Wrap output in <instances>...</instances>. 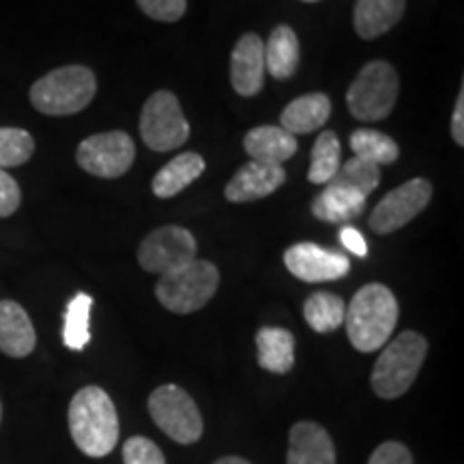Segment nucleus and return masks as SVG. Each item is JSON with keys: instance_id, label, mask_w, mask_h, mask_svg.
Here are the masks:
<instances>
[{"instance_id": "nucleus-28", "label": "nucleus", "mask_w": 464, "mask_h": 464, "mask_svg": "<svg viewBox=\"0 0 464 464\" xmlns=\"http://www.w3.org/2000/svg\"><path fill=\"white\" fill-rule=\"evenodd\" d=\"M329 183L342 185V188H351L368 198V196L379 188L381 168L370 164V161L351 158L346 164H340L338 172L334 174V179Z\"/></svg>"}, {"instance_id": "nucleus-36", "label": "nucleus", "mask_w": 464, "mask_h": 464, "mask_svg": "<svg viewBox=\"0 0 464 464\" xmlns=\"http://www.w3.org/2000/svg\"><path fill=\"white\" fill-rule=\"evenodd\" d=\"M213 464H252V462L243 460V458H239V456H224V458H219V460H216Z\"/></svg>"}, {"instance_id": "nucleus-1", "label": "nucleus", "mask_w": 464, "mask_h": 464, "mask_svg": "<svg viewBox=\"0 0 464 464\" xmlns=\"http://www.w3.org/2000/svg\"><path fill=\"white\" fill-rule=\"evenodd\" d=\"M69 432L82 454L103 458L119 443V415L102 387H82L69 402Z\"/></svg>"}, {"instance_id": "nucleus-31", "label": "nucleus", "mask_w": 464, "mask_h": 464, "mask_svg": "<svg viewBox=\"0 0 464 464\" xmlns=\"http://www.w3.org/2000/svg\"><path fill=\"white\" fill-rule=\"evenodd\" d=\"M144 15L158 22H179L188 11V0H136Z\"/></svg>"}, {"instance_id": "nucleus-15", "label": "nucleus", "mask_w": 464, "mask_h": 464, "mask_svg": "<svg viewBox=\"0 0 464 464\" xmlns=\"http://www.w3.org/2000/svg\"><path fill=\"white\" fill-rule=\"evenodd\" d=\"M286 464H335L332 434L314 421H299L290 428Z\"/></svg>"}, {"instance_id": "nucleus-8", "label": "nucleus", "mask_w": 464, "mask_h": 464, "mask_svg": "<svg viewBox=\"0 0 464 464\" xmlns=\"http://www.w3.org/2000/svg\"><path fill=\"white\" fill-rule=\"evenodd\" d=\"M140 136L149 149L166 153L188 142L189 123L179 100L170 91H158L149 97L140 114Z\"/></svg>"}, {"instance_id": "nucleus-18", "label": "nucleus", "mask_w": 464, "mask_h": 464, "mask_svg": "<svg viewBox=\"0 0 464 464\" xmlns=\"http://www.w3.org/2000/svg\"><path fill=\"white\" fill-rule=\"evenodd\" d=\"M406 0H357L353 24L362 39H376L402 20Z\"/></svg>"}, {"instance_id": "nucleus-30", "label": "nucleus", "mask_w": 464, "mask_h": 464, "mask_svg": "<svg viewBox=\"0 0 464 464\" xmlns=\"http://www.w3.org/2000/svg\"><path fill=\"white\" fill-rule=\"evenodd\" d=\"M125 464H166V458L153 440L147 437H131L123 445Z\"/></svg>"}, {"instance_id": "nucleus-27", "label": "nucleus", "mask_w": 464, "mask_h": 464, "mask_svg": "<svg viewBox=\"0 0 464 464\" xmlns=\"http://www.w3.org/2000/svg\"><path fill=\"white\" fill-rule=\"evenodd\" d=\"M340 140L335 131H323L312 149V164L307 172V181L327 185L340 168Z\"/></svg>"}, {"instance_id": "nucleus-26", "label": "nucleus", "mask_w": 464, "mask_h": 464, "mask_svg": "<svg viewBox=\"0 0 464 464\" xmlns=\"http://www.w3.org/2000/svg\"><path fill=\"white\" fill-rule=\"evenodd\" d=\"M92 297L86 293H78L69 301L65 312V327H63V342L72 351H82V348L91 342V318Z\"/></svg>"}, {"instance_id": "nucleus-34", "label": "nucleus", "mask_w": 464, "mask_h": 464, "mask_svg": "<svg viewBox=\"0 0 464 464\" xmlns=\"http://www.w3.org/2000/svg\"><path fill=\"white\" fill-rule=\"evenodd\" d=\"M340 241L348 252H353L359 258H365V254H368V243H365L363 235L359 230L351 228V226H344V228L340 230Z\"/></svg>"}, {"instance_id": "nucleus-13", "label": "nucleus", "mask_w": 464, "mask_h": 464, "mask_svg": "<svg viewBox=\"0 0 464 464\" xmlns=\"http://www.w3.org/2000/svg\"><path fill=\"white\" fill-rule=\"evenodd\" d=\"M230 82L241 97H254L265 84V42L246 33L230 54Z\"/></svg>"}, {"instance_id": "nucleus-23", "label": "nucleus", "mask_w": 464, "mask_h": 464, "mask_svg": "<svg viewBox=\"0 0 464 464\" xmlns=\"http://www.w3.org/2000/svg\"><path fill=\"white\" fill-rule=\"evenodd\" d=\"M265 67L276 80L293 78L299 67V39L286 24L277 26L265 45Z\"/></svg>"}, {"instance_id": "nucleus-29", "label": "nucleus", "mask_w": 464, "mask_h": 464, "mask_svg": "<svg viewBox=\"0 0 464 464\" xmlns=\"http://www.w3.org/2000/svg\"><path fill=\"white\" fill-rule=\"evenodd\" d=\"M34 153V140L26 130L0 127V170L26 164Z\"/></svg>"}, {"instance_id": "nucleus-21", "label": "nucleus", "mask_w": 464, "mask_h": 464, "mask_svg": "<svg viewBox=\"0 0 464 464\" xmlns=\"http://www.w3.org/2000/svg\"><path fill=\"white\" fill-rule=\"evenodd\" d=\"M202 172H205V160L198 153H181L155 174L150 188L158 198H172V196L181 194L185 188H189Z\"/></svg>"}, {"instance_id": "nucleus-16", "label": "nucleus", "mask_w": 464, "mask_h": 464, "mask_svg": "<svg viewBox=\"0 0 464 464\" xmlns=\"http://www.w3.org/2000/svg\"><path fill=\"white\" fill-rule=\"evenodd\" d=\"M37 346V334L31 316L15 301H0V353L22 359L31 355Z\"/></svg>"}, {"instance_id": "nucleus-35", "label": "nucleus", "mask_w": 464, "mask_h": 464, "mask_svg": "<svg viewBox=\"0 0 464 464\" xmlns=\"http://www.w3.org/2000/svg\"><path fill=\"white\" fill-rule=\"evenodd\" d=\"M451 138L458 147L464 144V89H460V95H458L454 116H451Z\"/></svg>"}, {"instance_id": "nucleus-11", "label": "nucleus", "mask_w": 464, "mask_h": 464, "mask_svg": "<svg viewBox=\"0 0 464 464\" xmlns=\"http://www.w3.org/2000/svg\"><path fill=\"white\" fill-rule=\"evenodd\" d=\"M198 252L194 235L181 226H161L140 243L138 263L149 274L164 276L168 271L191 263Z\"/></svg>"}, {"instance_id": "nucleus-24", "label": "nucleus", "mask_w": 464, "mask_h": 464, "mask_svg": "<svg viewBox=\"0 0 464 464\" xmlns=\"http://www.w3.org/2000/svg\"><path fill=\"white\" fill-rule=\"evenodd\" d=\"M346 304L344 299L334 293H314L305 299L304 316L305 323L314 329L316 334H332L344 324Z\"/></svg>"}, {"instance_id": "nucleus-4", "label": "nucleus", "mask_w": 464, "mask_h": 464, "mask_svg": "<svg viewBox=\"0 0 464 464\" xmlns=\"http://www.w3.org/2000/svg\"><path fill=\"white\" fill-rule=\"evenodd\" d=\"M97 92L95 73L84 65L58 67L31 86L34 110L50 116L78 114Z\"/></svg>"}, {"instance_id": "nucleus-38", "label": "nucleus", "mask_w": 464, "mask_h": 464, "mask_svg": "<svg viewBox=\"0 0 464 464\" xmlns=\"http://www.w3.org/2000/svg\"><path fill=\"white\" fill-rule=\"evenodd\" d=\"M301 3H318V0H301Z\"/></svg>"}, {"instance_id": "nucleus-22", "label": "nucleus", "mask_w": 464, "mask_h": 464, "mask_svg": "<svg viewBox=\"0 0 464 464\" xmlns=\"http://www.w3.org/2000/svg\"><path fill=\"white\" fill-rule=\"evenodd\" d=\"M258 363L266 372L286 374L295 365V335L282 327H263L256 334Z\"/></svg>"}, {"instance_id": "nucleus-33", "label": "nucleus", "mask_w": 464, "mask_h": 464, "mask_svg": "<svg viewBox=\"0 0 464 464\" xmlns=\"http://www.w3.org/2000/svg\"><path fill=\"white\" fill-rule=\"evenodd\" d=\"M20 185L7 170H0V218H9L20 208Z\"/></svg>"}, {"instance_id": "nucleus-20", "label": "nucleus", "mask_w": 464, "mask_h": 464, "mask_svg": "<svg viewBox=\"0 0 464 464\" xmlns=\"http://www.w3.org/2000/svg\"><path fill=\"white\" fill-rule=\"evenodd\" d=\"M365 196L351 188H342V185L327 183L321 194L312 202V213L321 222L342 224L348 219H355L363 213Z\"/></svg>"}, {"instance_id": "nucleus-3", "label": "nucleus", "mask_w": 464, "mask_h": 464, "mask_svg": "<svg viewBox=\"0 0 464 464\" xmlns=\"http://www.w3.org/2000/svg\"><path fill=\"white\" fill-rule=\"evenodd\" d=\"M426 353L428 342L417 332H402L393 338L376 359L370 376L376 396L382 400L404 396L420 374Z\"/></svg>"}, {"instance_id": "nucleus-37", "label": "nucleus", "mask_w": 464, "mask_h": 464, "mask_svg": "<svg viewBox=\"0 0 464 464\" xmlns=\"http://www.w3.org/2000/svg\"><path fill=\"white\" fill-rule=\"evenodd\" d=\"M0 421H3V404H0Z\"/></svg>"}, {"instance_id": "nucleus-14", "label": "nucleus", "mask_w": 464, "mask_h": 464, "mask_svg": "<svg viewBox=\"0 0 464 464\" xmlns=\"http://www.w3.org/2000/svg\"><path fill=\"white\" fill-rule=\"evenodd\" d=\"M284 181H286V172L282 166L249 160L226 185V198L230 202H254L266 198L276 189H280Z\"/></svg>"}, {"instance_id": "nucleus-12", "label": "nucleus", "mask_w": 464, "mask_h": 464, "mask_svg": "<svg viewBox=\"0 0 464 464\" xmlns=\"http://www.w3.org/2000/svg\"><path fill=\"white\" fill-rule=\"evenodd\" d=\"M284 265L301 282H334L351 271V260L344 254L324 249L316 243H295L284 252Z\"/></svg>"}, {"instance_id": "nucleus-32", "label": "nucleus", "mask_w": 464, "mask_h": 464, "mask_svg": "<svg viewBox=\"0 0 464 464\" xmlns=\"http://www.w3.org/2000/svg\"><path fill=\"white\" fill-rule=\"evenodd\" d=\"M368 464H415L413 456L406 445L398 443V440H385L379 448L372 451Z\"/></svg>"}, {"instance_id": "nucleus-10", "label": "nucleus", "mask_w": 464, "mask_h": 464, "mask_svg": "<svg viewBox=\"0 0 464 464\" xmlns=\"http://www.w3.org/2000/svg\"><path fill=\"white\" fill-rule=\"evenodd\" d=\"M432 198V185L426 179H411L392 189L370 213V230L376 235H392L413 222Z\"/></svg>"}, {"instance_id": "nucleus-19", "label": "nucleus", "mask_w": 464, "mask_h": 464, "mask_svg": "<svg viewBox=\"0 0 464 464\" xmlns=\"http://www.w3.org/2000/svg\"><path fill=\"white\" fill-rule=\"evenodd\" d=\"M329 114H332V100L324 92H310V95L297 97L284 108L280 123L282 130L297 136V133H312L321 130L327 123Z\"/></svg>"}, {"instance_id": "nucleus-5", "label": "nucleus", "mask_w": 464, "mask_h": 464, "mask_svg": "<svg viewBox=\"0 0 464 464\" xmlns=\"http://www.w3.org/2000/svg\"><path fill=\"white\" fill-rule=\"evenodd\" d=\"M219 286L218 266L208 260L194 258L191 263L168 271L160 277L155 295L160 304L174 314H191L216 297Z\"/></svg>"}, {"instance_id": "nucleus-17", "label": "nucleus", "mask_w": 464, "mask_h": 464, "mask_svg": "<svg viewBox=\"0 0 464 464\" xmlns=\"http://www.w3.org/2000/svg\"><path fill=\"white\" fill-rule=\"evenodd\" d=\"M243 149L249 160L263 161V164L282 166L284 161L297 153V136L276 125H260L247 131Z\"/></svg>"}, {"instance_id": "nucleus-6", "label": "nucleus", "mask_w": 464, "mask_h": 464, "mask_svg": "<svg viewBox=\"0 0 464 464\" xmlns=\"http://www.w3.org/2000/svg\"><path fill=\"white\" fill-rule=\"evenodd\" d=\"M398 91V73L390 63H368L346 92L348 112L357 121H382L396 106Z\"/></svg>"}, {"instance_id": "nucleus-2", "label": "nucleus", "mask_w": 464, "mask_h": 464, "mask_svg": "<svg viewBox=\"0 0 464 464\" xmlns=\"http://www.w3.org/2000/svg\"><path fill=\"white\" fill-rule=\"evenodd\" d=\"M400 307L393 293L382 284L359 288L346 305L344 327L359 353H374L387 344L398 324Z\"/></svg>"}, {"instance_id": "nucleus-9", "label": "nucleus", "mask_w": 464, "mask_h": 464, "mask_svg": "<svg viewBox=\"0 0 464 464\" xmlns=\"http://www.w3.org/2000/svg\"><path fill=\"white\" fill-rule=\"evenodd\" d=\"M78 166L100 179L123 177L136 160V147L125 131H103L84 138L75 153Z\"/></svg>"}, {"instance_id": "nucleus-25", "label": "nucleus", "mask_w": 464, "mask_h": 464, "mask_svg": "<svg viewBox=\"0 0 464 464\" xmlns=\"http://www.w3.org/2000/svg\"><path fill=\"white\" fill-rule=\"evenodd\" d=\"M353 158L370 161L374 166H390L400 158V149L393 138L376 130H355L351 133Z\"/></svg>"}, {"instance_id": "nucleus-7", "label": "nucleus", "mask_w": 464, "mask_h": 464, "mask_svg": "<svg viewBox=\"0 0 464 464\" xmlns=\"http://www.w3.org/2000/svg\"><path fill=\"white\" fill-rule=\"evenodd\" d=\"M149 413L160 430L179 445L196 443L205 430L194 398L179 385H161L150 393Z\"/></svg>"}]
</instances>
